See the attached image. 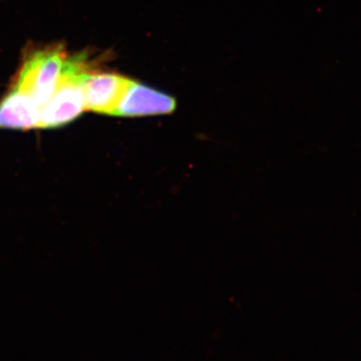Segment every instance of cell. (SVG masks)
<instances>
[{
  "mask_svg": "<svg viewBox=\"0 0 361 361\" xmlns=\"http://www.w3.org/2000/svg\"><path fill=\"white\" fill-rule=\"evenodd\" d=\"M42 108L32 97L9 87L0 101V129L33 130L39 127Z\"/></svg>",
  "mask_w": 361,
  "mask_h": 361,
  "instance_id": "obj_5",
  "label": "cell"
},
{
  "mask_svg": "<svg viewBox=\"0 0 361 361\" xmlns=\"http://www.w3.org/2000/svg\"><path fill=\"white\" fill-rule=\"evenodd\" d=\"M94 63L87 54H78L66 58L58 85L51 99L40 110L37 129H59L73 121L85 111L82 82Z\"/></svg>",
  "mask_w": 361,
  "mask_h": 361,
  "instance_id": "obj_1",
  "label": "cell"
},
{
  "mask_svg": "<svg viewBox=\"0 0 361 361\" xmlns=\"http://www.w3.org/2000/svg\"><path fill=\"white\" fill-rule=\"evenodd\" d=\"M66 58L63 44L26 49L11 87L25 92L42 108L56 90Z\"/></svg>",
  "mask_w": 361,
  "mask_h": 361,
  "instance_id": "obj_2",
  "label": "cell"
},
{
  "mask_svg": "<svg viewBox=\"0 0 361 361\" xmlns=\"http://www.w3.org/2000/svg\"><path fill=\"white\" fill-rule=\"evenodd\" d=\"M176 109L174 97L155 89L130 80L113 115L144 116L166 115Z\"/></svg>",
  "mask_w": 361,
  "mask_h": 361,
  "instance_id": "obj_4",
  "label": "cell"
},
{
  "mask_svg": "<svg viewBox=\"0 0 361 361\" xmlns=\"http://www.w3.org/2000/svg\"><path fill=\"white\" fill-rule=\"evenodd\" d=\"M130 82L118 73L90 71L82 82L85 111L113 115Z\"/></svg>",
  "mask_w": 361,
  "mask_h": 361,
  "instance_id": "obj_3",
  "label": "cell"
}]
</instances>
